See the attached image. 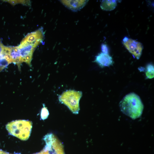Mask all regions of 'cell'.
<instances>
[{
  "mask_svg": "<svg viewBox=\"0 0 154 154\" xmlns=\"http://www.w3.org/2000/svg\"><path fill=\"white\" fill-rule=\"evenodd\" d=\"M49 154H65L64 150L53 151L49 153Z\"/></svg>",
  "mask_w": 154,
  "mask_h": 154,
  "instance_id": "9a60e30c",
  "label": "cell"
},
{
  "mask_svg": "<svg viewBox=\"0 0 154 154\" xmlns=\"http://www.w3.org/2000/svg\"><path fill=\"white\" fill-rule=\"evenodd\" d=\"M101 48L102 53L108 54V48L106 44H102L101 46Z\"/></svg>",
  "mask_w": 154,
  "mask_h": 154,
  "instance_id": "5bb4252c",
  "label": "cell"
},
{
  "mask_svg": "<svg viewBox=\"0 0 154 154\" xmlns=\"http://www.w3.org/2000/svg\"><path fill=\"white\" fill-rule=\"evenodd\" d=\"M82 96V92L67 90L58 97L59 102L66 106L73 114H77L80 110L79 101Z\"/></svg>",
  "mask_w": 154,
  "mask_h": 154,
  "instance_id": "3957f363",
  "label": "cell"
},
{
  "mask_svg": "<svg viewBox=\"0 0 154 154\" xmlns=\"http://www.w3.org/2000/svg\"><path fill=\"white\" fill-rule=\"evenodd\" d=\"M121 111L133 119L141 116L143 105L139 96L133 93H129L124 97L119 103Z\"/></svg>",
  "mask_w": 154,
  "mask_h": 154,
  "instance_id": "6da1fadb",
  "label": "cell"
},
{
  "mask_svg": "<svg viewBox=\"0 0 154 154\" xmlns=\"http://www.w3.org/2000/svg\"><path fill=\"white\" fill-rule=\"evenodd\" d=\"M95 61L101 67L109 66L112 64V57L108 54L101 52L96 56Z\"/></svg>",
  "mask_w": 154,
  "mask_h": 154,
  "instance_id": "52a82bcc",
  "label": "cell"
},
{
  "mask_svg": "<svg viewBox=\"0 0 154 154\" xmlns=\"http://www.w3.org/2000/svg\"><path fill=\"white\" fill-rule=\"evenodd\" d=\"M32 127L31 121L19 120L8 123L6 128L11 135L21 140H26L30 136Z\"/></svg>",
  "mask_w": 154,
  "mask_h": 154,
  "instance_id": "7a4b0ae2",
  "label": "cell"
},
{
  "mask_svg": "<svg viewBox=\"0 0 154 154\" xmlns=\"http://www.w3.org/2000/svg\"><path fill=\"white\" fill-rule=\"evenodd\" d=\"M10 55L13 59V63L16 64L19 70H20L21 64L20 62V50L17 46L11 47Z\"/></svg>",
  "mask_w": 154,
  "mask_h": 154,
  "instance_id": "ba28073f",
  "label": "cell"
},
{
  "mask_svg": "<svg viewBox=\"0 0 154 154\" xmlns=\"http://www.w3.org/2000/svg\"><path fill=\"white\" fill-rule=\"evenodd\" d=\"M6 66L0 62V72L3 70Z\"/></svg>",
  "mask_w": 154,
  "mask_h": 154,
  "instance_id": "e0dca14e",
  "label": "cell"
},
{
  "mask_svg": "<svg viewBox=\"0 0 154 154\" xmlns=\"http://www.w3.org/2000/svg\"><path fill=\"white\" fill-rule=\"evenodd\" d=\"M49 115V112L46 107L44 106L42 108L40 112L41 119L44 120L47 118Z\"/></svg>",
  "mask_w": 154,
  "mask_h": 154,
  "instance_id": "7c38bea8",
  "label": "cell"
},
{
  "mask_svg": "<svg viewBox=\"0 0 154 154\" xmlns=\"http://www.w3.org/2000/svg\"><path fill=\"white\" fill-rule=\"evenodd\" d=\"M2 43L1 42V39H0V50H1V48H0V45L1 44V43Z\"/></svg>",
  "mask_w": 154,
  "mask_h": 154,
  "instance_id": "ac0fdd59",
  "label": "cell"
},
{
  "mask_svg": "<svg viewBox=\"0 0 154 154\" xmlns=\"http://www.w3.org/2000/svg\"><path fill=\"white\" fill-rule=\"evenodd\" d=\"M6 1L10 3L12 5H15L17 3H22L24 5H29L30 3L29 1L25 0H5Z\"/></svg>",
  "mask_w": 154,
  "mask_h": 154,
  "instance_id": "4fadbf2b",
  "label": "cell"
},
{
  "mask_svg": "<svg viewBox=\"0 0 154 154\" xmlns=\"http://www.w3.org/2000/svg\"><path fill=\"white\" fill-rule=\"evenodd\" d=\"M44 37L43 29L40 28L29 34L22 40L27 42L35 48L42 42Z\"/></svg>",
  "mask_w": 154,
  "mask_h": 154,
  "instance_id": "5b68a950",
  "label": "cell"
},
{
  "mask_svg": "<svg viewBox=\"0 0 154 154\" xmlns=\"http://www.w3.org/2000/svg\"><path fill=\"white\" fill-rule=\"evenodd\" d=\"M116 5V0H103L101 3L100 7L104 10L110 11L114 9Z\"/></svg>",
  "mask_w": 154,
  "mask_h": 154,
  "instance_id": "9c48e42d",
  "label": "cell"
},
{
  "mask_svg": "<svg viewBox=\"0 0 154 154\" xmlns=\"http://www.w3.org/2000/svg\"><path fill=\"white\" fill-rule=\"evenodd\" d=\"M17 154H18L17 153ZM34 154H49V153L48 151L42 150L40 152Z\"/></svg>",
  "mask_w": 154,
  "mask_h": 154,
  "instance_id": "2e32d148",
  "label": "cell"
},
{
  "mask_svg": "<svg viewBox=\"0 0 154 154\" xmlns=\"http://www.w3.org/2000/svg\"><path fill=\"white\" fill-rule=\"evenodd\" d=\"M123 43L126 48L137 59L141 56L143 48L140 42L131 38L125 37L123 39Z\"/></svg>",
  "mask_w": 154,
  "mask_h": 154,
  "instance_id": "277c9868",
  "label": "cell"
},
{
  "mask_svg": "<svg viewBox=\"0 0 154 154\" xmlns=\"http://www.w3.org/2000/svg\"><path fill=\"white\" fill-rule=\"evenodd\" d=\"M145 74L147 78L151 79L154 77V66L153 64H149L147 66Z\"/></svg>",
  "mask_w": 154,
  "mask_h": 154,
  "instance_id": "8fae6325",
  "label": "cell"
},
{
  "mask_svg": "<svg viewBox=\"0 0 154 154\" xmlns=\"http://www.w3.org/2000/svg\"><path fill=\"white\" fill-rule=\"evenodd\" d=\"M86 0H61V2L67 8L74 11L82 9L86 4Z\"/></svg>",
  "mask_w": 154,
  "mask_h": 154,
  "instance_id": "8992f818",
  "label": "cell"
},
{
  "mask_svg": "<svg viewBox=\"0 0 154 154\" xmlns=\"http://www.w3.org/2000/svg\"><path fill=\"white\" fill-rule=\"evenodd\" d=\"M35 48L31 45H29L20 49L21 58H24L30 54L33 53Z\"/></svg>",
  "mask_w": 154,
  "mask_h": 154,
  "instance_id": "30bf717a",
  "label": "cell"
}]
</instances>
